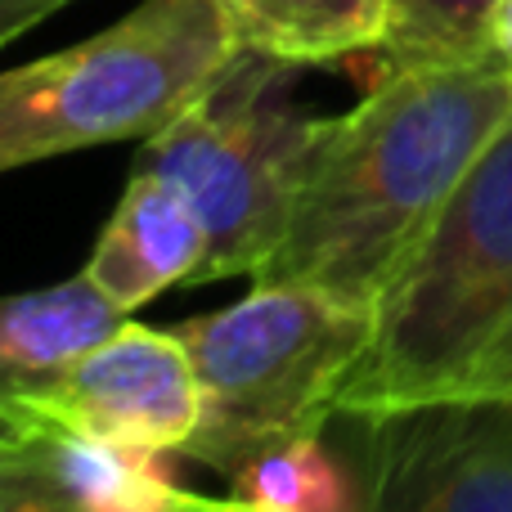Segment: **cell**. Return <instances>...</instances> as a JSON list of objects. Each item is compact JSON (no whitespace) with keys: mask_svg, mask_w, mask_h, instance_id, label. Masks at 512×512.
Here are the masks:
<instances>
[{"mask_svg":"<svg viewBox=\"0 0 512 512\" xmlns=\"http://www.w3.org/2000/svg\"><path fill=\"white\" fill-rule=\"evenodd\" d=\"M126 310L99 292L86 270L50 288L0 292V418L126 324Z\"/></svg>","mask_w":512,"mask_h":512,"instance_id":"obj_9","label":"cell"},{"mask_svg":"<svg viewBox=\"0 0 512 512\" xmlns=\"http://www.w3.org/2000/svg\"><path fill=\"white\" fill-rule=\"evenodd\" d=\"M0 512H81L54 477L41 441L14 427L0 432Z\"/></svg>","mask_w":512,"mask_h":512,"instance_id":"obj_14","label":"cell"},{"mask_svg":"<svg viewBox=\"0 0 512 512\" xmlns=\"http://www.w3.org/2000/svg\"><path fill=\"white\" fill-rule=\"evenodd\" d=\"M490 50L504 63H512V0H499L495 18H490Z\"/></svg>","mask_w":512,"mask_h":512,"instance_id":"obj_16","label":"cell"},{"mask_svg":"<svg viewBox=\"0 0 512 512\" xmlns=\"http://www.w3.org/2000/svg\"><path fill=\"white\" fill-rule=\"evenodd\" d=\"M203 261L207 230L194 203L167 176L140 162L90 252L86 274L99 283L108 301L135 315L158 292L176 288V283H198Z\"/></svg>","mask_w":512,"mask_h":512,"instance_id":"obj_8","label":"cell"},{"mask_svg":"<svg viewBox=\"0 0 512 512\" xmlns=\"http://www.w3.org/2000/svg\"><path fill=\"white\" fill-rule=\"evenodd\" d=\"M369 328L373 310L274 279H252L243 301L176 324L198 378V427L180 454L234 481L261 454L328 432Z\"/></svg>","mask_w":512,"mask_h":512,"instance_id":"obj_4","label":"cell"},{"mask_svg":"<svg viewBox=\"0 0 512 512\" xmlns=\"http://www.w3.org/2000/svg\"><path fill=\"white\" fill-rule=\"evenodd\" d=\"M508 117L512 63L499 54L382 68L351 113L324 117L292 225L256 279L373 310Z\"/></svg>","mask_w":512,"mask_h":512,"instance_id":"obj_1","label":"cell"},{"mask_svg":"<svg viewBox=\"0 0 512 512\" xmlns=\"http://www.w3.org/2000/svg\"><path fill=\"white\" fill-rule=\"evenodd\" d=\"M5 427H9V423H5V418H0V432H5Z\"/></svg>","mask_w":512,"mask_h":512,"instance_id":"obj_18","label":"cell"},{"mask_svg":"<svg viewBox=\"0 0 512 512\" xmlns=\"http://www.w3.org/2000/svg\"><path fill=\"white\" fill-rule=\"evenodd\" d=\"M355 427L364 512H512V405H418Z\"/></svg>","mask_w":512,"mask_h":512,"instance_id":"obj_7","label":"cell"},{"mask_svg":"<svg viewBox=\"0 0 512 512\" xmlns=\"http://www.w3.org/2000/svg\"><path fill=\"white\" fill-rule=\"evenodd\" d=\"M292 63L239 50L194 108L144 140L140 162L194 203L207 230L198 283L256 274L274 261L292 225L306 158L324 117L288 104Z\"/></svg>","mask_w":512,"mask_h":512,"instance_id":"obj_5","label":"cell"},{"mask_svg":"<svg viewBox=\"0 0 512 512\" xmlns=\"http://www.w3.org/2000/svg\"><path fill=\"white\" fill-rule=\"evenodd\" d=\"M68 5L72 0H0V45L32 32L36 23H45L50 14H59V9H68Z\"/></svg>","mask_w":512,"mask_h":512,"instance_id":"obj_15","label":"cell"},{"mask_svg":"<svg viewBox=\"0 0 512 512\" xmlns=\"http://www.w3.org/2000/svg\"><path fill=\"white\" fill-rule=\"evenodd\" d=\"M14 432H77L180 454L198 427V378L176 328L126 319L113 337L27 391L9 409Z\"/></svg>","mask_w":512,"mask_h":512,"instance_id":"obj_6","label":"cell"},{"mask_svg":"<svg viewBox=\"0 0 512 512\" xmlns=\"http://www.w3.org/2000/svg\"><path fill=\"white\" fill-rule=\"evenodd\" d=\"M194 512H256V508L239 504V499H198Z\"/></svg>","mask_w":512,"mask_h":512,"instance_id":"obj_17","label":"cell"},{"mask_svg":"<svg viewBox=\"0 0 512 512\" xmlns=\"http://www.w3.org/2000/svg\"><path fill=\"white\" fill-rule=\"evenodd\" d=\"M230 499L256 512H364V477L328 450V432L252 459L230 481Z\"/></svg>","mask_w":512,"mask_h":512,"instance_id":"obj_12","label":"cell"},{"mask_svg":"<svg viewBox=\"0 0 512 512\" xmlns=\"http://www.w3.org/2000/svg\"><path fill=\"white\" fill-rule=\"evenodd\" d=\"M81 512H194L189 495L167 472V454L77 432H32Z\"/></svg>","mask_w":512,"mask_h":512,"instance_id":"obj_10","label":"cell"},{"mask_svg":"<svg viewBox=\"0 0 512 512\" xmlns=\"http://www.w3.org/2000/svg\"><path fill=\"white\" fill-rule=\"evenodd\" d=\"M239 50L225 0H144L90 41L0 72V176L95 144L153 140Z\"/></svg>","mask_w":512,"mask_h":512,"instance_id":"obj_3","label":"cell"},{"mask_svg":"<svg viewBox=\"0 0 512 512\" xmlns=\"http://www.w3.org/2000/svg\"><path fill=\"white\" fill-rule=\"evenodd\" d=\"M512 405V117L373 306L337 418Z\"/></svg>","mask_w":512,"mask_h":512,"instance_id":"obj_2","label":"cell"},{"mask_svg":"<svg viewBox=\"0 0 512 512\" xmlns=\"http://www.w3.org/2000/svg\"><path fill=\"white\" fill-rule=\"evenodd\" d=\"M243 50L292 68L346 54H373L387 32L391 0H225Z\"/></svg>","mask_w":512,"mask_h":512,"instance_id":"obj_11","label":"cell"},{"mask_svg":"<svg viewBox=\"0 0 512 512\" xmlns=\"http://www.w3.org/2000/svg\"><path fill=\"white\" fill-rule=\"evenodd\" d=\"M499 0H391L387 32L373 54L382 68H432V63L486 59L490 18Z\"/></svg>","mask_w":512,"mask_h":512,"instance_id":"obj_13","label":"cell"}]
</instances>
